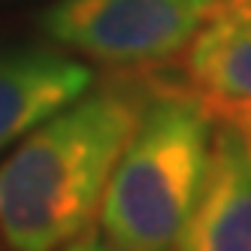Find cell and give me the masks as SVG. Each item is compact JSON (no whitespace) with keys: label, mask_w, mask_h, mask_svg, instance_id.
Returning <instances> with one entry per match:
<instances>
[{"label":"cell","mask_w":251,"mask_h":251,"mask_svg":"<svg viewBox=\"0 0 251 251\" xmlns=\"http://www.w3.org/2000/svg\"><path fill=\"white\" fill-rule=\"evenodd\" d=\"M248 3H251V0H248Z\"/></svg>","instance_id":"10"},{"label":"cell","mask_w":251,"mask_h":251,"mask_svg":"<svg viewBox=\"0 0 251 251\" xmlns=\"http://www.w3.org/2000/svg\"><path fill=\"white\" fill-rule=\"evenodd\" d=\"M178 251H251V149L242 130L218 124L194 203L176 233Z\"/></svg>","instance_id":"5"},{"label":"cell","mask_w":251,"mask_h":251,"mask_svg":"<svg viewBox=\"0 0 251 251\" xmlns=\"http://www.w3.org/2000/svg\"><path fill=\"white\" fill-rule=\"evenodd\" d=\"M0 3H12V0H0Z\"/></svg>","instance_id":"9"},{"label":"cell","mask_w":251,"mask_h":251,"mask_svg":"<svg viewBox=\"0 0 251 251\" xmlns=\"http://www.w3.org/2000/svg\"><path fill=\"white\" fill-rule=\"evenodd\" d=\"M215 6L218 0H55L40 12V27L70 51L136 70L182 55Z\"/></svg>","instance_id":"3"},{"label":"cell","mask_w":251,"mask_h":251,"mask_svg":"<svg viewBox=\"0 0 251 251\" xmlns=\"http://www.w3.org/2000/svg\"><path fill=\"white\" fill-rule=\"evenodd\" d=\"M94 70L49 46H0V151L79 100Z\"/></svg>","instance_id":"6"},{"label":"cell","mask_w":251,"mask_h":251,"mask_svg":"<svg viewBox=\"0 0 251 251\" xmlns=\"http://www.w3.org/2000/svg\"><path fill=\"white\" fill-rule=\"evenodd\" d=\"M176 82L212 121L251 133V3L218 0L194 40L173 58Z\"/></svg>","instance_id":"4"},{"label":"cell","mask_w":251,"mask_h":251,"mask_svg":"<svg viewBox=\"0 0 251 251\" xmlns=\"http://www.w3.org/2000/svg\"><path fill=\"white\" fill-rule=\"evenodd\" d=\"M245 139H248V149H251V133H245Z\"/></svg>","instance_id":"8"},{"label":"cell","mask_w":251,"mask_h":251,"mask_svg":"<svg viewBox=\"0 0 251 251\" xmlns=\"http://www.w3.org/2000/svg\"><path fill=\"white\" fill-rule=\"evenodd\" d=\"M146 103V82L127 70L22 136L0 164V236L9 251H64L85 236Z\"/></svg>","instance_id":"1"},{"label":"cell","mask_w":251,"mask_h":251,"mask_svg":"<svg viewBox=\"0 0 251 251\" xmlns=\"http://www.w3.org/2000/svg\"><path fill=\"white\" fill-rule=\"evenodd\" d=\"M149 103L103 194V233L118 245L164 251L176 242L200 188L212 118L182 85L173 64L136 67Z\"/></svg>","instance_id":"2"},{"label":"cell","mask_w":251,"mask_h":251,"mask_svg":"<svg viewBox=\"0 0 251 251\" xmlns=\"http://www.w3.org/2000/svg\"><path fill=\"white\" fill-rule=\"evenodd\" d=\"M64 251H142V248H130V245H118V242H112L109 236H79L76 242H70Z\"/></svg>","instance_id":"7"}]
</instances>
